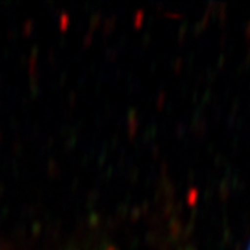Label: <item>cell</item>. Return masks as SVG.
Here are the masks:
<instances>
[{
    "instance_id": "6da1fadb",
    "label": "cell",
    "mask_w": 250,
    "mask_h": 250,
    "mask_svg": "<svg viewBox=\"0 0 250 250\" xmlns=\"http://www.w3.org/2000/svg\"><path fill=\"white\" fill-rule=\"evenodd\" d=\"M247 250H250V240H249V244H247Z\"/></svg>"
}]
</instances>
